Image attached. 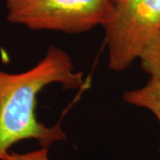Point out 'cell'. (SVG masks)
Returning a JSON list of instances; mask_svg holds the SVG:
<instances>
[{
    "label": "cell",
    "instance_id": "7",
    "mask_svg": "<svg viewBox=\"0 0 160 160\" xmlns=\"http://www.w3.org/2000/svg\"><path fill=\"white\" fill-rule=\"evenodd\" d=\"M114 1H115V0H114Z\"/></svg>",
    "mask_w": 160,
    "mask_h": 160
},
{
    "label": "cell",
    "instance_id": "3",
    "mask_svg": "<svg viewBox=\"0 0 160 160\" xmlns=\"http://www.w3.org/2000/svg\"><path fill=\"white\" fill-rule=\"evenodd\" d=\"M114 71L128 69L160 30V0H115L102 26Z\"/></svg>",
    "mask_w": 160,
    "mask_h": 160
},
{
    "label": "cell",
    "instance_id": "2",
    "mask_svg": "<svg viewBox=\"0 0 160 160\" xmlns=\"http://www.w3.org/2000/svg\"><path fill=\"white\" fill-rule=\"evenodd\" d=\"M114 0H6V19L32 30L79 34L103 26Z\"/></svg>",
    "mask_w": 160,
    "mask_h": 160
},
{
    "label": "cell",
    "instance_id": "5",
    "mask_svg": "<svg viewBox=\"0 0 160 160\" xmlns=\"http://www.w3.org/2000/svg\"><path fill=\"white\" fill-rule=\"evenodd\" d=\"M142 69L150 77L160 78V30L139 58Z\"/></svg>",
    "mask_w": 160,
    "mask_h": 160
},
{
    "label": "cell",
    "instance_id": "1",
    "mask_svg": "<svg viewBox=\"0 0 160 160\" xmlns=\"http://www.w3.org/2000/svg\"><path fill=\"white\" fill-rule=\"evenodd\" d=\"M61 84L64 89H80L86 84L82 72L75 71L69 54L51 46L42 60L24 72L0 70V159L15 143L38 141L41 148L67 140L60 124L48 126L38 119V95L46 86Z\"/></svg>",
    "mask_w": 160,
    "mask_h": 160
},
{
    "label": "cell",
    "instance_id": "6",
    "mask_svg": "<svg viewBox=\"0 0 160 160\" xmlns=\"http://www.w3.org/2000/svg\"><path fill=\"white\" fill-rule=\"evenodd\" d=\"M48 149H49L40 148L39 149L26 153L8 151L1 158L0 160H49Z\"/></svg>",
    "mask_w": 160,
    "mask_h": 160
},
{
    "label": "cell",
    "instance_id": "4",
    "mask_svg": "<svg viewBox=\"0 0 160 160\" xmlns=\"http://www.w3.org/2000/svg\"><path fill=\"white\" fill-rule=\"evenodd\" d=\"M123 99L128 104L149 110L160 123V78L150 77L142 87L126 92Z\"/></svg>",
    "mask_w": 160,
    "mask_h": 160
}]
</instances>
